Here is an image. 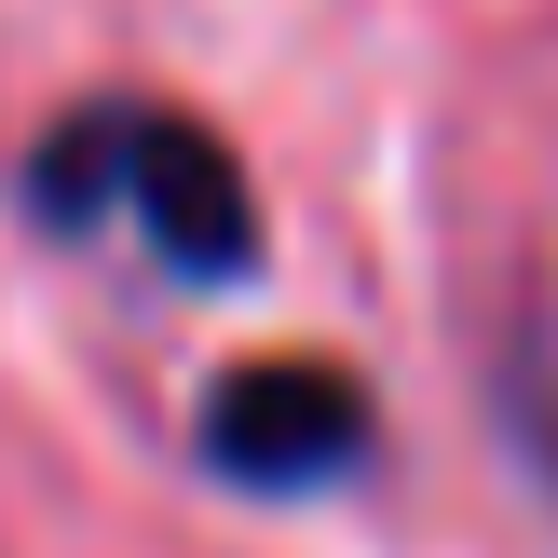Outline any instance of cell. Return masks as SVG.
Returning a JSON list of instances; mask_svg holds the SVG:
<instances>
[{"instance_id":"6da1fadb","label":"cell","mask_w":558,"mask_h":558,"mask_svg":"<svg viewBox=\"0 0 558 558\" xmlns=\"http://www.w3.org/2000/svg\"><path fill=\"white\" fill-rule=\"evenodd\" d=\"M41 205L54 218H136L178 272H232L245 259V191H232V163H218L191 123H150V109H109V123L54 136Z\"/></svg>"},{"instance_id":"7a4b0ae2","label":"cell","mask_w":558,"mask_h":558,"mask_svg":"<svg viewBox=\"0 0 558 558\" xmlns=\"http://www.w3.org/2000/svg\"><path fill=\"white\" fill-rule=\"evenodd\" d=\"M218 463L232 477H272V490H300V477H327V463H354V396L327 368H245V381H218Z\"/></svg>"}]
</instances>
